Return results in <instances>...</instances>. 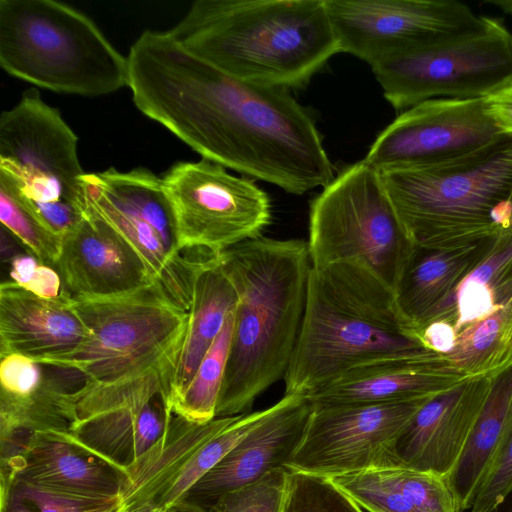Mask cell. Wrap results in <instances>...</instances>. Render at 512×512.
Wrapping results in <instances>:
<instances>
[{
	"label": "cell",
	"mask_w": 512,
	"mask_h": 512,
	"mask_svg": "<svg viewBox=\"0 0 512 512\" xmlns=\"http://www.w3.org/2000/svg\"><path fill=\"white\" fill-rule=\"evenodd\" d=\"M289 470L273 469L258 480L229 491L206 508L209 512H282Z\"/></svg>",
	"instance_id": "obj_34"
},
{
	"label": "cell",
	"mask_w": 512,
	"mask_h": 512,
	"mask_svg": "<svg viewBox=\"0 0 512 512\" xmlns=\"http://www.w3.org/2000/svg\"><path fill=\"white\" fill-rule=\"evenodd\" d=\"M55 267L62 291L71 297L115 295L155 281L127 242L87 210L80 222L63 235Z\"/></svg>",
	"instance_id": "obj_19"
},
{
	"label": "cell",
	"mask_w": 512,
	"mask_h": 512,
	"mask_svg": "<svg viewBox=\"0 0 512 512\" xmlns=\"http://www.w3.org/2000/svg\"><path fill=\"white\" fill-rule=\"evenodd\" d=\"M467 378L425 351L356 366L307 396L316 404L404 401L438 395Z\"/></svg>",
	"instance_id": "obj_20"
},
{
	"label": "cell",
	"mask_w": 512,
	"mask_h": 512,
	"mask_svg": "<svg viewBox=\"0 0 512 512\" xmlns=\"http://www.w3.org/2000/svg\"><path fill=\"white\" fill-rule=\"evenodd\" d=\"M1 391L22 395L30 392L40 382L44 366L19 354L0 357Z\"/></svg>",
	"instance_id": "obj_37"
},
{
	"label": "cell",
	"mask_w": 512,
	"mask_h": 512,
	"mask_svg": "<svg viewBox=\"0 0 512 512\" xmlns=\"http://www.w3.org/2000/svg\"><path fill=\"white\" fill-rule=\"evenodd\" d=\"M173 413L162 396L143 407L108 413L72 427L78 446L120 470L134 463L165 433Z\"/></svg>",
	"instance_id": "obj_23"
},
{
	"label": "cell",
	"mask_w": 512,
	"mask_h": 512,
	"mask_svg": "<svg viewBox=\"0 0 512 512\" xmlns=\"http://www.w3.org/2000/svg\"><path fill=\"white\" fill-rule=\"evenodd\" d=\"M233 313L226 320L191 381L170 401L172 413L186 421L207 423L216 418L233 333Z\"/></svg>",
	"instance_id": "obj_29"
},
{
	"label": "cell",
	"mask_w": 512,
	"mask_h": 512,
	"mask_svg": "<svg viewBox=\"0 0 512 512\" xmlns=\"http://www.w3.org/2000/svg\"><path fill=\"white\" fill-rule=\"evenodd\" d=\"M71 301L90 339L75 353L47 365L85 378L74 393L71 428L143 407L157 396L169 406L189 311L173 302L156 280L120 294L75 296Z\"/></svg>",
	"instance_id": "obj_2"
},
{
	"label": "cell",
	"mask_w": 512,
	"mask_h": 512,
	"mask_svg": "<svg viewBox=\"0 0 512 512\" xmlns=\"http://www.w3.org/2000/svg\"><path fill=\"white\" fill-rule=\"evenodd\" d=\"M508 206H509V211H510V218H509L508 226L494 240L492 251L500 250V249H503L505 247L512 245V190H511L510 196L508 198Z\"/></svg>",
	"instance_id": "obj_40"
},
{
	"label": "cell",
	"mask_w": 512,
	"mask_h": 512,
	"mask_svg": "<svg viewBox=\"0 0 512 512\" xmlns=\"http://www.w3.org/2000/svg\"><path fill=\"white\" fill-rule=\"evenodd\" d=\"M119 512H166L152 502L121 506ZM168 512V511H167Z\"/></svg>",
	"instance_id": "obj_42"
},
{
	"label": "cell",
	"mask_w": 512,
	"mask_h": 512,
	"mask_svg": "<svg viewBox=\"0 0 512 512\" xmlns=\"http://www.w3.org/2000/svg\"><path fill=\"white\" fill-rule=\"evenodd\" d=\"M271 409L272 406L264 410L238 415L233 422L204 443L184 463L152 503L167 512L182 501L191 487L262 421Z\"/></svg>",
	"instance_id": "obj_30"
},
{
	"label": "cell",
	"mask_w": 512,
	"mask_h": 512,
	"mask_svg": "<svg viewBox=\"0 0 512 512\" xmlns=\"http://www.w3.org/2000/svg\"><path fill=\"white\" fill-rule=\"evenodd\" d=\"M483 102L499 132L512 136V76L484 96Z\"/></svg>",
	"instance_id": "obj_38"
},
{
	"label": "cell",
	"mask_w": 512,
	"mask_h": 512,
	"mask_svg": "<svg viewBox=\"0 0 512 512\" xmlns=\"http://www.w3.org/2000/svg\"><path fill=\"white\" fill-rule=\"evenodd\" d=\"M1 442V477L87 497H119L123 473L69 439L66 431L17 434Z\"/></svg>",
	"instance_id": "obj_16"
},
{
	"label": "cell",
	"mask_w": 512,
	"mask_h": 512,
	"mask_svg": "<svg viewBox=\"0 0 512 512\" xmlns=\"http://www.w3.org/2000/svg\"><path fill=\"white\" fill-rule=\"evenodd\" d=\"M512 413V365L492 375L485 402L463 450L446 477L460 512L468 511Z\"/></svg>",
	"instance_id": "obj_25"
},
{
	"label": "cell",
	"mask_w": 512,
	"mask_h": 512,
	"mask_svg": "<svg viewBox=\"0 0 512 512\" xmlns=\"http://www.w3.org/2000/svg\"><path fill=\"white\" fill-rule=\"evenodd\" d=\"M311 265H359L393 291L415 250L378 170L364 160L344 168L312 200Z\"/></svg>",
	"instance_id": "obj_8"
},
{
	"label": "cell",
	"mask_w": 512,
	"mask_h": 512,
	"mask_svg": "<svg viewBox=\"0 0 512 512\" xmlns=\"http://www.w3.org/2000/svg\"><path fill=\"white\" fill-rule=\"evenodd\" d=\"M0 220L40 262L55 267L63 236L55 232L21 193L13 179L0 170Z\"/></svg>",
	"instance_id": "obj_31"
},
{
	"label": "cell",
	"mask_w": 512,
	"mask_h": 512,
	"mask_svg": "<svg viewBox=\"0 0 512 512\" xmlns=\"http://www.w3.org/2000/svg\"><path fill=\"white\" fill-rule=\"evenodd\" d=\"M120 509L119 497L56 492L1 477V512H119Z\"/></svg>",
	"instance_id": "obj_32"
},
{
	"label": "cell",
	"mask_w": 512,
	"mask_h": 512,
	"mask_svg": "<svg viewBox=\"0 0 512 512\" xmlns=\"http://www.w3.org/2000/svg\"><path fill=\"white\" fill-rule=\"evenodd\" d=\"M169 512V511H168Z\"/></svg>",
	"instance_id": "obj_45"
},
{
	"label": "cell",
	"mask_w": 512,
	"mask_h": 512,
	"mask_svg": "<svg viewBox=\"0 0 512 512\" xmlns=\"http://www.w3.org/2000/svg\"><path fill=\"white\" fill-rule=\"evenodd\" d=\"M492 376L469 377L430 398L388 445L383 466H401L444 478L457 462L485 402Z\"/></svg>",
	"instance_id": "obj_15"
},
{
	"label": "cell",
	"mask_w": 512,
	"mask_h": 512,
	"mask_svg": "<svg viewBox=\"0 0 512 512\" xmlns=\"http://www.w3.org/2000/svg\"><path fill=\"white\" fill-rule=\"evenodd\" d=\"M432 397L382 403L311 401L305 436L286 468L333 478L382 467L388 445Z\"/></svg>",
	"instance_id": "obj_13"
},
{
	"label": "cell",
	"mask_w": 512,
	"mask_h": 512,
	"mask_svg": "<svg viewBox=\"0 0 512 512\" xmlns=\"http://www.w3.org/2000/svg\"><path fill=\"white\" fill-rule=\"evenodd\" d=\"M127 61L136 107L204 159L296 195L335 178L313 117L289 90L232 77L167 32L144 31Z\"/></svg>",
	"instance_id": "obj_1"
},
{
	"label": "cell",
	"mask_w": 512,
	"mask_h": 512,
	"mask_svg": "<svg viewBox=\"0 0 512 512\" xmlns=\"http://www.w3.org/2000/svg\"><path fill=\"white\" fill-rule=\"evenodd\" d=\"M494 240L451 250L415 247L394 290L399 312L414 336L429 313L492 252Z\"/></svg>",
	"instance_id": "obj_22"
},
{
	"label": "cell",
	"mask_w": 512,
	"mask_h": 512,
	"mask_svg": "<svg viewBox=\"0 0 512 512\" xmlns=\"http://www.w3.org/2000/svg\"><path fill=\"white\" fill-rule=\"evenodd\" d=\"M416 338L425 349L445 354L453 349L457 332L447 321H434L421 328L416 333Z\"/></svg>",
	"instance_id": "obj_39"
},
{
	"label": "cell",
	"mask_w": 512,
	"mask_h": 512,
	"mask_svg": "<svg viewBox=\"0 0 512 512\" xmlns=\"http://www.w3.org/2000/svg\"><path fill=\"white\" fill-rule=\"evenodd\" d=\"M44 366L38 385L22 395L0 392V440L16 434L69 431L75 420L74 393L68 382L81 373L63 368L48 372ZM54 367V366H53Z\"/></svg>",
	"instance_id": "obj_27"
},
{
	"label": "cell",
	"mask_w": 512,
	"mask_h": 512,
	"mask_svg": "<svg viewBox=\"0 0 512 512\" xmlns=\"http://www.w3.org/2000/svg\"><path fill=\"white\" fill-rule=\"evenodd\" d=\"M169 196L177 248L223 251L261 236L272 211L267 193L247 177L213 161L178 162L162 178Z\"/></svg>",
	"instance_id": "obj_11"
},
{
	"label": "cell",
	"mask_w": 512,
	"mask_h": 512,
	"mask_svg": "<svg viewBox=\"0 0 512 512\" xmlns=\"http://www.w3.org/2000/svg\"><path fill=\"white\" fill-rule=\"evenodd\" d=\"M503 134L483 98H436L403 111L363 159L378 171L437 164L490 145Z\"/></svg>",
	"instance_id": "obj_14"
},
{
	"label": "cell",
	"mask_w": 512,
	"mask_h": 512,
	"mask_svg": "<svg viewBox=\"0 0 512 512\" xmlns=\"http://www.w3.org/2000/svg\"><path fill=\"white\" fill-rule=\"evenodd\" d=\"M379 173L414 247L451 250L494 240L496 211L512 190V136L453 160Z\"/></svg>",
	"instance_id": "obj_6"
},
{
	"label": "cell",
	"mask_w": 512,
	"mask_h": 512,
	"mask_svg": "<svg viewBox=\"0 0 512 512\" xmlns=\"http://www.w3.org/2000/svg\"><path fill=\"white\" fill-rule=\"evenodd\" d=\"M0 65L55 92L101 96L128 85V61L85 14L54 0L0 1Z\"/></svg>",
	"instance_id": "obj_7"
},
{
	"label": "cell",
	"mask_w": 512,
	"mask_h": 512,
	"mask_svg": "<svg viewBox=\"0 0 512 512\" xmlns=\"http://www.w3.org/2000/svg\"><path fill=\"white\" fill-rule=\"evenodd\" d=\"M512 483V413L496 452L467 512H485Z\"/></svg>",
	"instance_id": "obj_35"
},
{
	"label": "cell",
	"mask_w": 512,
	"mask_h": 512,
	"mask_svg": "<svg viewBox=\"0 0 512 512\" xmlns=\"http://www.w3.org/2000/svg\"><path fill=\"white\" fill-rule=\"evenodd\" d=\"M487 4H493L498 7V9L502 10L504 13L512 15V1L510 0H501V1H487Z\"/></svg>",
	"instance_id": "obj_44"
},
{
	"label": "cell",
	"mask_w": 512,
	"mask_h": 512,
	"mask_svg": "<svg viewBox=\"0 0 512 512\" xmlns=\"http://www.w3.org/2000/svg\"><path fill=\"white\" fill-rule=\"evenodd\" d=\"M425 351L394 291L373 273L349 263L312 266L285 394L308 395L356 366Z\"/></svg>",
	"instance_id": "obj_5"
},
{
	"label": "cell",
	"mask_w": 512,
	"mask_h": 512,
	"mask_svg": "<svg viewBox=\"0 0 512 512\" xmlns=\"http://www.w3.org/2000/svg\"><path fill=\"white\" fill-rule=\"evenodd\" d=\"M238 302L217 417L248 413L284 379L299 337L311 271L304 240L260 236L220 254Z\"/></svg>",
	"instance_id": "obj_3"
},
{
	"label": "cell",
	"mask_w": 512,
	"mask_h": 512,
	"mask_svg": "<svg viewBox=\"0 0 512 512\" xmlns=\"http://www.w3.org/2000/svg\"><path fill=\"white\" fill-rule=\"evenodd\" d=\"M313 410L306 394H285L270 413L200 478L183 500L209 506L221 495L286 467L305 436Z\"/></svg>",
	"instance_id": "obj_17"
},
{
	"label": "cell",
	"mask_w": 512,
	"mask_h": 512,
	"mask_svg": "<svg viewBox=\"0 0 512 512\" xmlns=\"http://www.w3.org/2000/svg\"><path fill=\"white\" fill-rule=\"evenodd\" d=\"M485 512H512V483Z\"/></svg>",
	"instance_id": "obj_41"
},
{
	"label": "cell",
	"mask_w": 512,
	"mask_h": 512,
	"mask_svg": "<svg viewBox=\"0 0 512 512\" xmlns=\"http://www.w3.org/2000/svg\"><path fill=\"white\" fill-rule=\"evenodd\" d=\"M437 354L440 363L467 377L492 376L512 365V288L491 315L458 333L450 352Z\"/></svg>",
	"instance_id": "obj_28"
},
{
	"label": "cell",
	"mask_w": 512,
	"mask_h": 512,
	"mask_svg": "<svg viewBox=\"0 0 512 512\" xmlns=\"http://www.w3.org/2000/svg\"><path fill=\"white\" fill-rule=\"evenodd\" d=\"M169 512H209L208 509L200 504L182 500L172 507Z\"/></svg>",
	"instance_id": "obj_43"
},
{
	"label": "cell",
	"mask_w": 512,
	"mask_h": 512,
	"mask_svg": "<svg viewBox=\"0 0 512 512\" xmlns=\"http://www.w3.org/2000/svg\"><path fill=\"white\" fill-rule=\"evenodd\" d=\"M369 512H460L446 478L382 466L329 478Z\"/></svg>",
	"instance_id": "obj_21"
},
{
	"label": "cell",
	"mask_w": 512,
	"mask_h": 512,
	"mask_svg": "<svg viewBox=\"0 0 512 512\" xmlns=\"http://www.w3.org/2000/svg\"><path fill=\"white\" fill-rule=\"evenodd\" d=\"M71 296H37L13 281L0 285V357L19 354L48 365L65 358L90 339Z\"/></svg>",
	"instance_id": "obj_18"
},
{
	"label": "cell",
	"mask_w": 512,
	"mask_h": 512,
	"mask_svg": "<svg viewBox=\"0 0 512 512\" xmlns=\"http://www.w3.org/2000/svg\"><path fill=\"white\" fill-rule=\"evenodd\" d=\"M282 512L363 511L358 504L329 478L289 470Z\"/></svg>",
	"instance_id": "obj_33"
},
{
	"label": "cell",
	"mask_w": 512,
	"mask_h": 512,
	"mask_svg": "<svg viewBox=\"0 0 512 512\" xmlns=\"http://www.w3.org/2000/svg\"><path fill=\"white\" fill-rule=\"evenodd\" d=\"M371 69L396 110L436 98H483L512 76V34L490 18L481 30L388 56Z\"/></svg>",
	"instance_id": "obj_10"
},
{
	"label": "cell",
	"mask_w": 512,
	"mask_h": 512,
	"mask_svg": "<svg viewBox=\"0 0 512 512\" xmlns=\"http://www.w3.org/2000/svg\"><path fill=\"white\" fill-rule=\"evenodd\" d=\"M238 302L237 291L220 264V255L199 274L189 310V326L171 399L191 381ZM169 401V407H170Z\"/></svg>",
	"instance_id": "obj_26"
},
{
	"label": "cell",
	"mask_w": 512,
	"mask_h": 512,
	"mask_svg": "<svg viewBox=\"0 0 512 512\" xmlns=\"http://www.w3.org/2000/svg\"><path fill=\"white\" fill-rule=\"evenodd\" d=\"M77 136L58 109L36 90L0 116V170L6 172L44 221L64 235L83 218L85 174Z\"/></svg>",
	"instance_id": "obj_9"
},
{
	"label": "cell",
	"mask_w": 512,
	"mask_h": 512,
	"mask_svg": "<svg viewBox=\"0 0 512 512\" xmlns=\"http://www.w3.org/2000/svg\"><path fill=\"white\" fill-rule=\"evenodd\" d=\"M10 276L20 287L40 297L55 298L62 292L59 273L51 266L40 262L35 256H13Z\"/></svg>",
	"instance_id": "obj_36"
},
{
	"label": "cell",
	"mask_w": 512,
	"mask_h": 512,
	"mask_svg": "<svg viewBox=\"0 0 512 512\" xmlns=\"http://www.w3.org/2000/svg\"><path fill=\"white\" fill-rule=\"evenodd\" d=\"M237 416L217 417L207 423H193L173 414L163 436L125 468L119 494L121 506L153 502L184 463Z\"/></svg>",
	"instance_id": "obj_24"
},
{
	"label": "cell",
	"mask_w": 512,
	"mask_h": 512,
	"mask_svg": "<svg viewBox=\"0 0 512 512\" xmlns=\"http://www.w3.org/2000/svg\"><path fill=\"white\" fill-rule=\"evenodd\" d=\"M167 33L232 77L286 90L340 52L326 0H197Z\"/></svg>",
	"instance_id": "obj_4"
},
{
	"label": "cell",
	"mask_w": 512,
	"mask_h": 512,
	"mask_svg": "<svg viewBox=\"0 0 512 512\" xmlns=\"http://www.w3.org/2000/svg\"><path fill=\"white\" fill-rule=\"evenodd\" d=\"M340 52L370 66L483 29L490 18L454 0H326Z\"/></svg>",
	"instance_id": "obj_12"
}]
</instances>
